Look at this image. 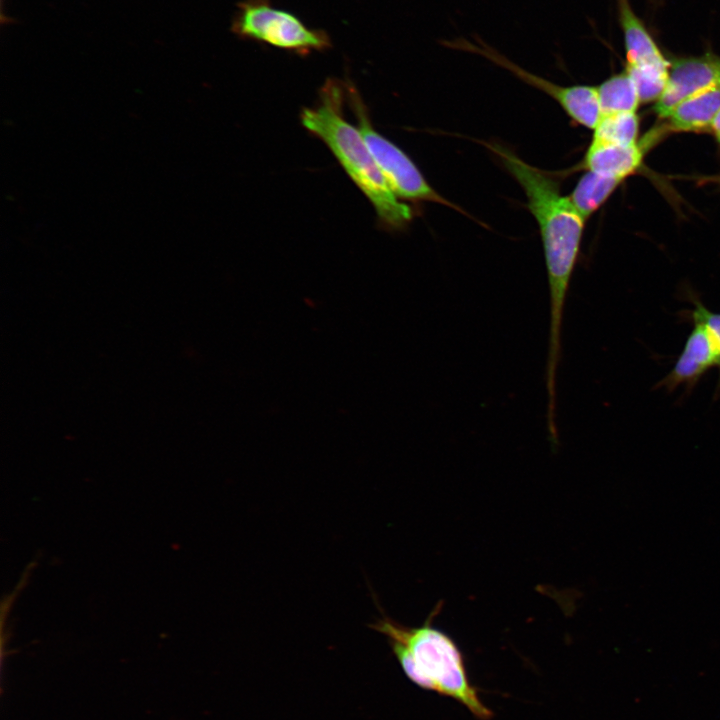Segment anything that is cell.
<instances>
[{
  "label": "cell",
  "mask_w": 720,
  "mask_h": 720,
  "mask_svg": "<svg viewBox=\"0 0 720 720\" xmlns=\"http://www.w3.org/2000/svg\"><path fill=\"white\" fill-rule=\"evenodd\" d=\"M716 88H720V56L708 53L677 58L670 65L668 83L655 110L660 117L668 118L685 99Z\"/></svg>",
  "instance_id": "obj_7"
},
{
  "label": "cell",
  "mask_w": 720,
  "mask_h": 720,
  "mask_svg": "<svg viewBox=\"0 0 720 720\" xmlns=\"http://www.w3.org/2000/svg\"><path fill=\"white\" fill-rule=\"evenodd\" d=\"M627 73L633 80L640 102L658 100L669 79V67L626 65Z\"/></svg>",
  "instance_id": "obj_15"
},
{
  "label": "cell",
  "mask_w": 720,
  "mask_h": 720,
  "mask_svg": "<svg viewBox=\"0 0 720 720\" xmlns=\"http://www.w3.org/2000/svg\"><path fill=\"white\" fill-rule=\"evenodd\" d=\"M488 147L498 155L527 197L536 219L545 257L550 298L548 353L545 367L547 406H556V376L561 360L564 306L577 262L585 219L564 196L559 184L544 172L498 145Z\"/></svg>",
  "instance_id": "obj_1"
},
{
  "label": "cell",
  "mask_w": 720,
  "mask_h": 720,
  "mask_svg": "<svg viewBox=\"0 0 720 720\" xmlns=\"http://www.w3.org/2000/svg\"><path fill=\"white\" fill-rule=\"evenodd\" d=\"M710 127H711L712 131L714 132L716 138L720 142V110L716 114Z\"/></svg>",
  "instance_id": "obj_17"
},
{
  "label": "cell",
  "mask_w": 720,
  "mask_h": 720,
  "mask_svg": "<svg viewBox=\"0 0 720 720\" xmlns=\"http://www.w3.org/2000/svg\"><path fill=\"white\" fill-rule=\"evenodd\" d=\"M642 156V149L636 143L620 145L592 140L584 165L589 171L623 180L640 166Z\"/></svg>",
  "instance_id": "obj_10"
},
{
  "label": "cell",
  "mask_w": 720,
  "mask_h": 720,
  "mask_svg": "<svg viewBox=\"0 0 720 720\" xmlns=\"http://www.w3.org/2000/svg\"><path fill=\"white\" fill-rule=\"evenodd\" d=\"M445 45L450 48L482 55L493 63L511 71L523 81L542 90L556 100L567 115L580 125L594 130L601 119L602 113L597 87L555 84L519 67L481 39H476L475 43L467 39H455L447 41Z\"/></svg>",
  "instance_id": "obj_6"
},
{
  "label": "cell",
  "mask_w": 720,
  "mask_h": 720,
  "mask_svg": "<svg viewBox=\"0 0 720 720\" xmlns=\"http://www.w3.org/2000/svg\"><path fill=\"white\" fill-rule=\"evenodd\" d=\"M618 18L623 31L627 65L670 67L644 23L628 0H617Z\"/></svg>",
  "instance_id": "obj_9"
},
{
  "label": "cell",
  "mask_w": 720,
  "mask_h": 720,
  "mask_svg": "<svg viewBox=\"0 0 720 720\" xmlns=\"http://www.w3.org/2000/svg\"><path fill=\"white\" fill-rule=\"evenodd\" d=\"M622 180L593 171L584 174L568 196L586 220L610 196Z\"/></svg>",
  "instance_id": "obj_12"
},
{
  "label": "cell",
  "mask_w": 720,
  "mask_h": 720,
  "mask_svg": "<svg viewBox=\"0 0 720 720\" xmlns=\"http://www.w3.org/2000/svg\"><path fill=\"white\" fill-rule=\"evenodd\" d=\"M440 609L439 603L416 627L405 626L380 610L381 616L370 627L385 636L410 681L456 700L477 719L490 720L493 712L471 684L461 650L449 635L433 625Z\"/></svg>",
  "instance_id": "obj_2"
},
{
  "label": "cell",
  "mask_w": 720,
  "mask_h": 720,
  "mask_svg": "<svg viewBox=\"0 0 720 720\" xmlns=\"http://www.w3.org/2000/svg\"><path fill=\"white\" fill-rule=\"evenodd\" d=\"M344 87L347 104L357 119V128L395 195L404 200L451 205L429 185L403 150L374 129L367 107L354 84L347 80Z\"/></svg>",
  "instance_id": "obj_5"
},
{
  "label": "cell",
  "mask_w": 720,
  "mask_h": 720,
  "mask_svg": "<svg viewBox=\"0 0 720 720\" xmlns=\"http://www.w3.org/2000/svg\"><path fill=\"white\" fill-rule=\"evenodd\" d=\"M693 309L687 312L688 318L692 322H700L710 332L719 353V364H718V382L716 387V394L720 395V312H714L708 309L703 302L696 296H690Z\"/></svg>",
  "instance_id": "obj_16"
},
{
  "label": "cell",
  "mask_w": 720,
  "mask_h": 720,
  "mask_svg": "<svg viewBox=\"0 0 720 720\" xmlns=\"http://www.w3.org/2000/svg\"><path fill=\"white\" fill-rule=\"evenodd\" d=\"M232 31L242 39L307 55L331 46L326 31L304 24L295 14L274 7L270 0H244L238 4Z\"/></svg>",
  "instance_id": "obj_4"
},
{
  "label": "cell",
  "mask_w": 720,
  "mask_h": 720,
  "mask_svg": "<svg viewBox=\"0 0 720 720\" xmlns=\"http://www.w3.org/2000/svg\"><path fill=\"white\" fill-rule=\"evenodd\" d=\"M345 100L344 81L326 80L317 105L302 110L301 123L329 148L371 202L379 221L387 228L400 229L412 219V210L391 190L359 129L344 118Z\"/></svg>",
  "instance_id": "obj_3"
},
{
  "label": "cell",
  "mask_w": 720,
  "mask_h": 720,
  "mask_svg": "<svg viewBox=\"0 0 720 720\" xmlns=\"http://www.w3.org/2000/svg\"><path fill=\"white\" fill-rule=\"evenodd\" d=\"M720 110V88L711 89L678 104L668 116L671 126L680 131L710 127Z\"/></svg>",
  "instance_id": "obj_11"
},
{
  "label": "cell",
  "mask_w": 720,
  "mask_h": 720,
  "mask_svg": "<svg viewBox=\"0 0 720 720\" xmlns=\"http://www.w3.org/2000/svg\"><path fill=\"white\" fill-rule=\"evenodd\" d=\"M639 120L635 112H623L601 116L594 129L593 140L632 145L636 143Z\"/></svg>",
  "instance_id": "obj_14"
},
{
  "label": "cell",
  "mask_w": 720,
  "mask_h": 720,
  "mask_svg": "<svg viewBox=\"0 0 720 720\" xmlns=\"http://www.w3.org/2000/svg\"><path fill=\"white\" fill-rule=\"evenodd\" d=\"M718 364L719 353L710 332L702 323L693 322V328L672 369L656 383L655 388L673 392L684 385L690 392L700 379L710 369L718 367Z\"/></svg>",
  "instance_id": "obj_8"
},
{
  "label": "cell",
  "mask_w": 720,
  "mask_h": 720,
  "mask_svg": "<svg viewBox=\"0 0 720 720\" xmlns=\"http://www.w3.org/2000/svg\"><path fill=\"white\" fill-rule=\"evenodd\" d=\"M603 115L635 112L640 100L633 80L625 70L597 87Z\"/></svg>",
  "instance_id": "obj_13"
}]
</instances>
